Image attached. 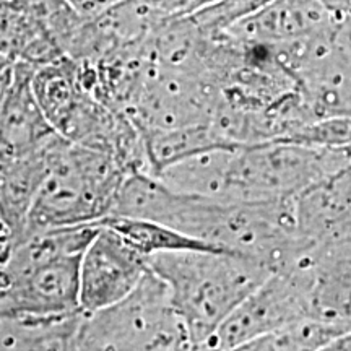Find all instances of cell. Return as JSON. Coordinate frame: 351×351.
I'll return each instance as SVG.
<instances>
[{
  "instance_id": "cell-10",
  "label": "cell",
  "mask_w": 351,
  "mask_h": 351,
  "mask_svg": "<svg viewBox=\"0 0 351 351\" xmlns=\"http://www.w3.org/2000/svg\"><path fill=\"white\" fill-rule=\"evenodd\" d=\"M298 262L309 285L311 319L351 333V241L313 245Z\"/></svg>"
},
{
  "instance_id": "cell-5",
  "label": "cell",
  "mask_w": 351,
  "mask_h": 351,
  "mask_svg": "<svg viewBox=\"0 0 351 351\" xmlns=\"http://www.w3.org/2000/svg\"><path fill=\"white\" fill-rule=\"evenodd\" d=\"M129 174L109 153L60 137L20 234L60 226L99 225ZM19 236V234H16Z\"/></svg>"
},
{
  "instance_id": "cell-12",
  "label": "cell",
  "mask_w": 351,
  "mask_h": 351,
  "mask_svg": "<svg viewBox=\"0 0 351 351\" xmlns=\"http://www.w3.org/2000/svg\"><path fill=\"white\" fill-rule=\"evenodd\" d=\"M332 26V15L319 0H270L226 33L241 43L271 44L311 36Z\"/></svg>"
},
{
  "instance_id": "cell-3",
  "label": "cell",
  "mask_w": 351,
  "mask_h": 351,
  "mask_svg": "<svg viewBox=\"0 0 351 351\" xmlns=\"http://www.w3.org/2000/svg\"><path fill=\"white\" fill-rule=\"evenodd\" d=\"M99 225L60 226L10 236L0 315L65 319L80 311V261Z\"/></svg>"
},
{
  "instance_id": "cell-16",
  "label": "cell",
  "mask_w": 351,
  "mask_h": 351,
  "mask_svg": "<svg viewBox=\"0 0 351 351\" xmlns=\"http://www.w3.org/2000/svg\"><path fill=\"white\" fill-rule=\"evenodd\" d=\"M345 330L315 319H304L257 337L230 351H320Z\"/></svg>"
},
{
  "instance_id": "cell-8",
  "label": "cell",
  "mask_w": 351,
  "mask_h": 351,
  "mask_svg": "<svg viewBox=\"0 0 351 351\" xmlns=\"http://www.w3.org/2000/svg\"><path fill=\"white\" fill-rule=\"evenodd\" d=\"M85 21L65 0H0V56L34 69L56 62Z\"/></svg>"
},
{
  "instance_id": "cell-14",
  "label": "cell",
  "mask_w": 351,
  "mask_h": 351,
  "mask_svg": "<svg viewBox=\"0 0 351 351\" xmlns=\"http://www.w3.org/2000/svg\"><path fill=\"white\" fill-rule=\"evenodd\" d=\"M142 132L145 152L148 160V173L156 176L166 166L210 150V148L231 147L212 124H195L178 129H138Z\"/></svg>"
},
{
  "instance_id": "cell-20",
  "label": "cell",
  "mask_w": 351,
  "mask_h": 351,
  "mask_svg": "<svg viewBox=\"0 0 351 351\" xmlns=\"http://www.w3.org/2000/svg\"><path fill=\"white\" fill-rule=\"evenodd\" d=\"M10 251V236H0V296L7 288V274H5V262Z\"/></svg>"
},
{
  "instance_id": "cell-19",
  "label": "cell",
  "mask_w": 351,
  "mask_h": 351,
  "mask_svg": "<svg viewBox=\"0 0 351 351\" xmlns=\"http://www.w3.org/2000/svg\"><path fill=\"white\" fill-rule=\"evenodd\" d=\"M65 2L83 20H95L104 12H108L109 8L117 5L121 0H65Z\"/></svg>"
},
{
  "instance_id": "cell-17",
  "label": "cell",
  "mask_w": 351,
  "mask_h": 351,
  "mask_svg": "<svg viewBox=\"0 0 351 351\" xmlns=\"http://www.w3.org/2000/svg\"><path fill=\"white\" fill-rule=\"evenodd\" d=\"M270 0H218L191 13L189 20L200 33H226L232 26L257 13Z\"/></svg>"
},
{
  "instance_id": "cell-6",
  "label": "cell",
  "mask_w": 351,
  "mask_h": 351,
  "mask_svg": "<svg viewBox=\"0 0 351 351\" xmlns=\"http://www.w3.org/2000/svg\"><path fill=\"white\" fill-rule=\"evenodd\" d=\"M69 351H191L168 287L150 270L129 296L82 314Z\"/></svg>"
},
{
  "instance_id": "cell-13",
  "label": "cell",
  "mask_w": 351,
  "mask_h": 351,
  "mask_svg": "<svg viewBox=\"0 0 351 351\" xmlns=\"http://www.w3.org/2000/svg\"><path fill=\"white\" fill-rule=\"evenodd\" d=\"M60 135L57 134L39 150L0 161V217L8 234H20L39 186L49 168L51 153Z\"/></svg>"
},
{
  "instance_id": "cell-11",
  "label": "cell",
  "mask_w": 351,
  "mask_h": 351,
  "mask_svg": "<svg viewBox=\"0 0 351 351\" xmlns=\"http://www.w3.org/2000/svg\"><path fill=\"white\" fill-rule=\"evenodd\" d=\"M296 226L311 244L351 241V160L293 199Z\"/></svg>"
},
{
  "instance_id": "cell-7",
  "label": "cell",
  "mask_w": 351,
  "mask_h": 351,
  "mask_svg": "<svg viewBox=\"0 0 351 351\" xmlns=\"http://www.w3.org/2000/svg\"><path fill=\"white\" fill-rule=\"evenodd\" d=\"M311 319L306 271L295 262L258 285L195 351H230L276 328Z\"/></svg>"
},
{
  "instance_id": "cell-22",
  "label": "cell",
  "mask_w": 351,
  "mask_h": 351,
  "mask_svg": "<svg viewBox=\"0 0 351 351\" xmlns=\"http://www.w3.org/2000/svg\"><path fill=\"white\" fill-rule=\"evenodd\" d=\"M7 234H8V230H7L5 223H3L2 217H0V236H7Z\"/></svg>"
},
{
  "instance_id": "cell-4",
  "label": "cell",
  "mask_w": 351,
  "mask_h": 351,
  "mask_svg": "<svg viewBox=\"0 0 351 351\" xmlns=\"http://www.w3.org/2000/svg\"><path fill=\"white\" fill-rule=\"evenodd\" d=\"M168 287L171 304L186 327L191 351L271 275L257 258L231 251H176L148 257Z\"/></svg>"
},
{
  "instance_id": "cell-1",
  "label": "cell",
  "mask_w": 351,
  "mask_h": 351,
  "mask_svg": "<svg viewBox=\"0 0 351 351\" xmlns=\"http://www.w3.org/2000/svg\"><path fill=\"white\" fill-rule=\"evenodd\" d=\"M150 219L223 251L254 257L271 274L288 269L314 244L300 234L293 199L226 202L184 194L150 173H130L109 213Z\"/></svg>"
},
{
  "instance_id": "cell-18",
  "label": "cell",
  "mask_w": 351,
  "mask_h": 351,
  "mask_svg": "<svg viewBox=\"0 0 351 351\" xmlns=\"http://www.w3.org/2000/svg\"><path fill=\"white\" fill-rule=\"evenodd\" d=\"M283 142H295L309 147L351 148V116L320 117L300 127Z\"/></svg>"
},
{
  "instance_id": "cell-9",
  "label": "cell",
  "mask_w": 351,
  "mask_h": 351,
  "mask_svg": "<svg viewBox=\"0 0 351 351\" xmlns=\"http://www.w3.org/2000/svg\"><path fill=\"white\" fill-rule=\"evenodd\" d=\"M150 271L148 258L99 225L80 261V311L90 314L130 295Z\"/></svg>"
},
{
  "instance_id": "cell-2",
  "label": "cell",
  "mask_w": 351,
  "mask_h": 351,
  "mask_svg": "<svg viewBox=\"0 0 351 351\" xmlns=\"http://www.w3.org/2000/svg\"><path fill=\"white\" fill-rule=\"evenodd\" d=\"M351 160V148L283 140L205 150L166 166L156 178L184 194L226 202L295 199Z\"/></svg>"
},
{
  "instance_id": "cell-15",
  "label": "cell",
  "mask_w": 351,
  "mask_h": 351,
  "mask_svg": "<svg viewBox=\"0 0 351 351\" xmlns=\"http://www.w3.org/2000/svg\"><path fill=\"white\" fill-rule=\"evenodd\" d=\"M99 225L108 226L109 230L121 236L125 243L137 249L145 257L155 256L161 252L176 251H223L213 247L207 243L182 234L173 228L161 225V223L150 221V219L129 218V217H111L103 218Z\"/></svg>"
},
{
  "instance_id": "cell-21",
  "label": "cell",
  "mask_w": 351,
  "mask_h": 351,
  "mask_svg": "<svg viewBox=\"0 0 351 351\" xmlns=\"http://www.w3.org/2000/svg\"><path fill=\"white\" fill-rule=\"evenodd\" d=\"M213 2H218V0H192L191 7H189L187 15H191V13H194L195 10H199V8L207 7V5H210V3H213Z\"/></svg>"
}]
</instances>
